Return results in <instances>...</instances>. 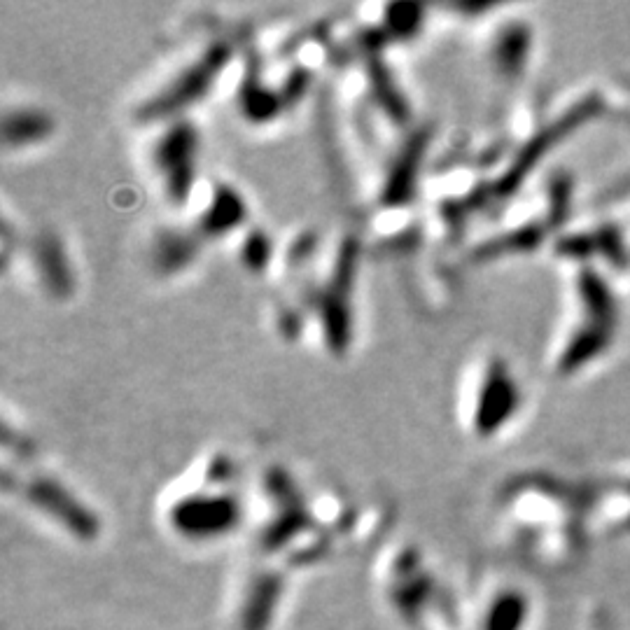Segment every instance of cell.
<instances>
[{
    "label": "cell",
    "mask_w": 630,
    "mask_h": 630,
    "mask_svg": "<svg viewBox=\"0 0 630 630\" xmlns=\"http://www.w3.org/2000/svg\"><path fill=\"white\" fill-rule=\"evenodd\" d=\"M241 52L243 42H238L234 33L206 35V40L180 54L138 98L133 105V119L143 126H154L187 117L194 105L220 87Z\"/></svg>",
    "instance_id": "cell-3"
},
{
    "label": "cell",
    "mask_w": 630,
    "mask_h": 630,
    "mask_svg": "<svg viewBox=\"0 0 630 630\" xmlns=\"http://www.w3.org/2000/svg\"><path fill=\"white\" fill-rule=\"evenodd\" d=\"M201 248L203 243L189 229H166L154 238L152 262L164 276L182 273L196 262Z\"/></svg>",
    "instance_id": "cell-11"
},
{
    "label": "cell",
    "mask_w": 630,
    "mask_h": 630,
    "mask_svg": "<svg viewBox=\"0 0 630 630\" xmlns=\"http://www.w3.org/2000/svg\"><path fill=\"white\" fill-rule=\"evenodd\" d=\"M189 231L203 245L241 234L250 224L245 196L222 180H203L185 208Z\"/></svg>",
    "instance_id": "cell-8"
},
{
    "label": "cell",
    "mask_w": 630,
    "mask_h": 630,
    "mask_svg": "<svg viewBox=\"0 0 630 630\" xmlns=\"http://www.w3.org/2000/svg\"><path fill=\"white\" fill-rule=\"evenodd\" d=\"M56 133V119L35 103H14L3 110V145L7 152H24L47 143Z\"/></svg>",
    "instance_id": "cell-10"
},
{
    "label": "cell",
    "mask_w": 630,
    "mask_h": 630,
    "mask_svg": "<svg viewBox=\"0 0 630 630\" xmlns=\"http://www.w3.org/2000/svg\"><path fill=\"white\" fill-rule=\"evenodd\" d=\"M147 166L152 182L168 208L185 210L203 182L201 164V133L192 117L168 119V122L147 126Z\"/></svg>",
    "instance_id": "cell-6"
},
{
    "label": "cell",
    "mask_w": 630,
    "mask_h": 630,
    "mask_svg": "<svg viewBox=\"0 0 630 630\" xmlns=\"http://www.w3.org/2000/svg\"><path fill=\"white\" fill-rule=\"evenodd\" d=\"M481 59L488 75L500 84H514L525 77L535 54V26L528 17L511 14L502 7V17H483Z\"/></svg>",
    "instance_id": "cell-7"
},
{
    "label": "cell",
    "mask_w": 630,
    "mask_h": 630,
    "mask_svg": "<svg viewBox=\"0 0 630 630\" xmlns=\"http://www.w3.org/2000/svg\"><path fill=\"white\" fill-rule=\"evenodd\" d=\"M24 245L28 269H31L40 290L52 299H68L75 290L77 278L63 238L54 231L42 229L38 234L28 236Z\"/></svg>",
    "instance_id": "cell-9"
},
{
    "label": "cell",
    "mask_w": 630,
    "mask_h": 630,
    "mask_svg": "<svg viewBox=\"0 0 630 630\" xmlns=\"http://www.w3.org/2000/svg\"><path fill=\"white\" fill-rule=\"evenodd\" d=\"M525 385L507 355L481 353L462 376L460 420L474 439H495L523 416Z\"/></svg>",
    "instance_id": "cell-5"
},
{
    "label": "cell",
    "mask_w": 630,
    "mask_h": 630,
    "mask_svg": "<svg viewBox=\"0 0 630 630\" xmlns=\"http://www.w3.org/2000/svg\"><path fill=\"white\" fill-rule=\"evenodd\" d=\"M360 257L362 238L353 231H341L329 248L320 252L304 297L306 318L318 325L322 346L334 357L346 355L353 341Z\"/></svg>",
    "instance_id": "cell-4"
},
{
    "label": "cell",
    "mask_w": 630,
    "mask_h": 630,
    "mask_svg": "<svg viewBox=\"0 0 630 630\" xmlns=\"http://www.w3.org/2000/svg\"><path fill=\"white\" fill-rule=\"evenodd\" d=\"M574 182L570 173H546L500 208V215L483 227L465 257L469 264H493L509 257H525L556 245L572 224Z\"/></svg>",
    "instance_id": "cell-2"
},
{
    "label": "cell",
    "mask_w": 630,
    "mask_h": 630,
    "mask_svg": "<svg viewBox=\"0 0 630 630\" xmlns=\"http://www.w3.org/2000/svg\"><path fill=\"white\" fill-rule=\"evenodd\" d=\"M560 264L563 306L549 346V369L556 378H579L619 341L621 301L612 273L584 262Z\"/></svg>",
    "instance_id": "cell-1"
}]
</instances>
